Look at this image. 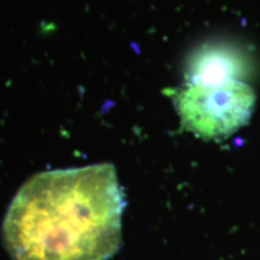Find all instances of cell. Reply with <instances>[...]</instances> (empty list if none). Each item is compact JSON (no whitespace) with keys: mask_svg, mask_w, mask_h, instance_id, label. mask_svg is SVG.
<instances>
[{"mask_svg":"<svg viewBox=\"0 0 260 260\" xmlns=\"http://www.w3.org/2000/svg\"><path fill=\"white\" fill-rule=\"evenodd\" d=\"M124 207L110 162L40 172L10 204L5 247L12 260H107L121 248Z\"/></svg>","mask_w":260,"mask_h":260,"instance_id":"6da1fadb","label":"cell"},{"mask_svg":"<svg viewBox=\"0 0 260 260\" xmlns=\"http://www.w3.org/2000/svg\"><path fill=\"white\" fill-rule=\"evenodd\" d=\"M176 107L184 128L203 139L226 138L248 122L255 94L248 84L186 83L176 94Z\"/></svg>","mask_w":260,"mask_h":260,"instance_id":"7a4b0ae2","label":"cell"},{"mask_svg":"<svg viewBox=\"0 0 260 260\" xmlns=\"http://www.w3.org/2000/svg\"><path fill=\"white\" fill-rule=\"evenodd\" d=\"M243 61L236 52L224 46H205L191 56L186 73V83L220 84L239 81Z\"/></svg>","mask_w":260,"mask_h":260,"instance_id":"3957f363","label":"cell"}]
</instances>
